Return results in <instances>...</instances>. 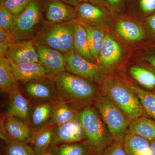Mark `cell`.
Segmentation results:
<instances>
[{
	"label": "cell",
	"mask_w": 155,
	"mask_h": 155,
	"mask_svg": "<svg viewBox=\"0 0 155 155\" xmlns=\"http://www.w3.org/2000/svg\"><path fill=\"white\" fill-rule=\"evenodd\" d=\"M52 79L55 86L58 100L69 104L88 101L95 97L96 87L85 78L65 70L55 75Z\"/></svg>",
	"instance_id": "1"
},
{
	"label": "cell",
	"mask_w": 155,
	"mask_h": 155,
	"mask_svg": "<svg viewBox=\"0 0 155 155\" xmlns=\"http://www.w3.org/2000/svg\"><path fill=\"white\" fill-rule=\"evenodd\" d=\"M76 20L63 23L47 22L32 41L35 45H45L64 54L74 52L73 41Z\"/></svg>",
	"instance_id": "2"
},
{
	"label": "cell",
	"mask_w": 155,
	"mask_h": 155,
	"mask_svg": "<svg viewBox=\"0 0 155 155\" xmlns=\"http://www.w3.org/2000/svg\"><path fill=\"white\" fill-rule=\"evenodd\" d=\"M101 88L109 97L130 119L147 116L139 98L130 87L113 78L103 81Z\"/></svg>",
	"instance_id": "3"
},
{
	"label": "cell",
	"mask_w": 155,
	"mask_h": 155,
	"mask_svg": "<svg viewBox=\"0 0 155 155\" xmlns=\"http://www.w3.org/2000/svg\"><path fill=\"white\" fill-rule=\"evenodd\" d=\"M78 117L85 133V141L96 155H99L114 141L100 113L96 108L87 106L79 112Z\"/></svg>",
	"instance_id": "4"
},
{
	"label": "cell",
	"mask_w": 155,
	"mask_h": 155,
	"mask_svg": "<svg viewBox=\"0 0 155 155\" xmlns=\"http://www.w3.org/2000/svg\"><path fill=\"white\" fill-rule=\"evenodd\" d=\"M94 106L113 140L122 143L131 122L130 119L105 95L96 97Z\"/></svg>",
	"instance_id": "5"
},
{
	"label": "cell",
	"mask_w": 155,
	"mask_h": 155,
	"mask_svg": "<svg viewBox=\"0 0 155 155\" xmlns=\"http://www.w3.org/2000/svg\"><path fill=\"white\" fill-rule=\"evenodd\" d=\"M45 22L40 0H31L25 11L17 18L12 33L17 41H32Z\"/></svg>",
	"instance_id": "6"
},
{
	"label": "cell",
	"mask_w": 155,
	"mask_h": 155,
	"mask_svg": "<svg viewBox=\"0 0 155 155\" xmlns=\"http://www.w3.org/2000/svg\"><path fill=\"white\" fill-rule=\"evenodd\" d=\"M20 86L23 94L35 104L53 103L58 100L55 86L50 78L20 84Z\"/></svg>",
	"instance_id": "7"
},
{
	"label": "cell",
	"mask_w": 155,
	"mask_h": 155,
	"mask_svg": "<svg viewBox=\"0 0 155 155\" xmlns=\"http://www.w3.org/2000/svg\"><path fill=\"white\" fill-rule=\"evenodd\" d=\"M64 55L66 61V70L89 80L95 81L101 80V71L95 64L87 61L74 51Z\"/></svg>",
	"instance_id": "8"
},
{
	"label": "cell",
	"mask_w": 155,
	"mask_h": 155,
	"mask_svg": "<svg viewBox=\"0 0 155 155\" xmlns=\"http://www.w3.org/2000/svg\"><path fill=\"white\" fill-rule=\"evenodd\" d=\"M85 138L84 130L78 116L75 119L54 127L52 146L80 142Z\"/></svg>",
	"instance_id": "9"
},
{
	"label": "cell",
	"mask_w": 155,
	"mask_h": 155,
	"mask_svg": "<svg viewBox=\"0 0 155 155\" xmlns=\"http://www.w3.org/2000/svg\"><path fill=\"white\" fill-rule=\"evenodd\" d=\"M35 47L39 63L46 70L49 78H52L66 70V61L63 53L46 46L38 45Z\"/></svg>",
	"instance_id": "10"
},
{
	"label": "cell",
	"mask_w": 155,
	"mask_h": 155,
	"mask_svg": "<svg viewBox=\"0 0 155 155\" xmlns=\"http://www.w3.org/2000/svg\"><path fill=\"white\" fill-rule=\"evenodd\" d=\"M6 58L17 64L39 63L38 54L31 40L20 41L9 44Z\"/></svg>",
	"instance_id": "11"
},
{
	"label": "cell",
	"mask_w": 155,
	"mask_h": 155,
	"mask_svg": "<svg viewBox=\"0 0 155 155\" xmlns=\"http://www.w3.org/2000/svg\"><path fill=\"white\" fill-rule=\"evenodd\" d=\"M44 7L47 22L63 23L76 19L75 8L60 0H45Z\"/></svg>",
	"instance_id": "12"
},
{
	"label": "cell",
	"mask_w": 155,
	"mask_h": 155,
	"mask_svg": "<svg viewBox=\"0 0 155 155\" xmlns=\"http://www.w3.org/2000/svg\"><path fill=\"white\" fill-rule=\"evenodd\" d=\"M8 95V102L5 117L15 116L28 123L32 105L29 100L22 93L19 85L13 88Z\"/></svg>",
	"instance_id": "13"
},
{
	"label": "cell",
	"mask_w": 155,
	"mask_h": 155,
	"mask_svg": "<svg viewBox=\"0 0 155 155\" xmlns=\"http://www.w3.org/2000/svg\"><path fill=\"white\" fill-rule=\"evenodd\" d=\"M1 121L2 127L14 141L31 143L33 130L27 122L14 116L5 117Z\"/></svg>",
	"instance_id": "14"
},
{
	"label": "cell",
	"mask_w": 155,
	"mask_h": 155,
	"mask_svg": "<svg viewBox=\"0 0 155 155\" xmlns=\"http://www.w3.org/2000/svg\"><path fill=\"white\" fill-rule=\"evenodd\" d=\"M11 64L18 83H27L48 77L46 70L39 63L17 64L11 62Z\"/></svg>",
	"instance_id": "15"
},
{
	"label": "cell",
	"mask_w": 155,
	"mask_h": 155,
	"mask_svg": "<svg viewBox=\"0 0 155 155\" xmlns=\"http://www.w3.org/2000/svg\"><path fill=\"white\" fill-rule=\"evenodd\" d=\"M75 8V20L82 24L95 27L105 18V12L101 6L92 5L85 1L78 4Z\"/></svg>",
	"instance_id": "16"
},
{
	"label": "cell",
	"mask_w": 155,
	"mask_h": 155,
	"mask_svg": "<svg viewBox=\"0 0 155 155\" xmlns=\"http://www.w3.org/2000/svg\"><path fill=\"white\" fill-rule=\"evenodd\" d=\"M54 103H35L31 105L28 124L33 132L48 125L52 115Z\"/></svg>",
	"instance_id": "17"
},
{
	"label": "cell",
	"mask_w": 155,
	"mask_h": 155,
	"mask_svg": "<svg viewBox=\"0 0 155 155\" xmlns=\"http://www.w3.org/2000/svg\"><path fill=\"white\" fill-rule=\"evenodd\" d=\"M79 112L68 103L58 100L54 103V110L48 125L55 127L75 119Z\"/></svg>",
	"instance_id": "18"
},
{
	"label": "cell",
	"mask_w": 155,
	"mask_h": 155,
	"mask_svg": "<svg viewBox=\"0 0 155 155\" xmlns=\"http://www.w3.org/2000/svg\"><path fill=\"white\" fill-rule=\"evenodd\" d=\"M122 144L127 155H151L150 142L134 134L126 133Z\"/></svg>",
	"instance_id": "19"
},
{
	"label": "cell",
	"mask_w": 155,
	"mask_h": 155,
	"mask_svg": "<svg viewBox=\"0 0 155 155\" xmlns=\"http://www.w3.org/2000/svg\"><path fill=\"white\" fill-rule=\"evenodd\" d=\"M54 128L47 125L33 131L31 143L36 155H41L49 151L52 147Z\"/></svg>",
	"instance_id": "20"
},
{
	"label": "cell",
	"mask_w": 155,
	"mask_h": 155,
	"mask_svg": "<svg viewBox=\"0 0 155 155\" xmlns=\"http://www.w3.org/2000/svg\"><path fill=\"white\" fill-rule=\"evenodd\" d=\"M127 133L134 134L152 141L155 140V120L144 116L133 119Z\"/></svg>",
	"instance_id": "21"
},
{
	"label": "cell",
	"mask_w": 155,
	"mask_h": 155,
	"mask_svg": "<svg viewBox=\"0 0 155 155\" xmlns=\"http://www.w3.org/2000/svg\"><path fill=\"white\" fill-rule=\"evenodd\" d=\"M121 54L122 49L119 44L109 35H106L99 59L102 66H113L119 61Z\"/></svg>",
	"instance_id": "22"
},
{
	"label": "cell",
	"mask_w": 155,
	"mask_h": 155,
	"mask_svg": "<svg viewBox=\"0 0 155 155\" xmlns=\"http://www.w3.org/2000/svg\"><path fill=\"white\" fill-rule=\"evenodd\" d=\"M73 46L74 52L76 54L87 61L95 64V59L90 51L85 28L83 24L77 20L74 31Z\"/></svg>",
	"instance_id": "23"
},
{
	"label": "cell",
	"mask_w": 155,
	"mask_h": 155,
	"mask_svg": "<svg viewBox=\"0 0 155 155\" xmlns=\"http://www.w3.org/2000/svg\"><path fill=\"white\" fill-rule=\"evenodd\" d=\"M48 152L53 155H92L95 154L86 141L53 146Z\"/></svg>",
	"instance_id": "24"
},
{
	"label": "cell",
	"mask_w": 155,
	"mask_h": 155,
	"mask_svg": "<svg viewBox=\"0 0 155 155\" xmlns=\"http://www.w3.org/2000/svg\"><path fill=\"white\" fill-rule=\"evenodd\" d=\"M19 85L12 70L11 62L6 58H0V89L3 94L9 92Z\"/></svg>",
	"instance_id": "25"
},
{
	"label": "cell",
	"mask_w": 155,
	"mask_h": 155,
	"mask_svg": "<svg viewBox=\"0 0 155 155\" xmlns=\"http://www.w3.org/2000/svg\"><path fill=\"white\" fill-rule=\"evenodd\" d=\"M83 25L86 30L89 47L92 56L95 60H99L105 36L102 31L97 27Z\"/></svg>",
	"instance_id": "26"
},
{
	"label": "cell",
	"mask_w": 155,
	"mask_h": 155,
	"mask_svg": "<svg viewBox=\"0 0 155 155\" xmlns=\"http://www.w3.org/2000/svg\"><path fill=\"white\" fill-rule=\"evenodd\" d=\"M118 34L125 40L136 41L143 38L144 32L142 28L134 22L126 20L119 21L116 25Z\"/></svg>",
	"instance_id": "27"
},
{
	"label": "cell",
	"mask_w": 155,
	"mask_h": 155,
	"mask_svg": "<svg viewBox=\"0 0 155 155\" xmlns=\"http://www.w3.org/2000/svg\"><path fill=\"white\" fill-rule=\"evenodd\" d=\"M129 87L137 95L147 116L155 120V93L147 91L134 84Z\"/></svg>",
	"instance_id": "28"
},
{
	"label": "cell",
	"mask_w": 155,
	"mask_h": 155,
	"mask_svg": "<svg viewBox=\"0 0 155 155\" xmlns=\"http://www.w3.org/2000/svg\"><path fill=\"white\" fill-rule=\"evenodd\" d=\"M130 75L139 83L146 88H155V73L151 70L139 66H134L130 69Z\"/></svg>",
	"instance_id": "29"
},
{
	"label": "cell",
	"mask_w": 155,
	"mask_h": 155,
	"mask_svg": "<svg viewBox=\"0 0 155 155\" xmlns=\"http://www.w3.org/2000/svg\"><path fill=\"white\" fill-rule=\"evenodd\" d=\"M26 142L13 141L6 145L4 155H36L31 146Z\"/></svg>",
	"instance_id": "30"
},
{
	"label": "cell",
	"mask_w": 155,
	"mask_h": 155,
	"mask_svg": "<svg viewBox=\"0 0 155 155\" xmlns=\"http://www.w3.org/2000/svg\"><path fill=\"white\" fill-rule=\"evenodd\" d=\"M31 1V0H4L0 2V6L5 8L17 18L25 11Z\"/></svg>",
	"instance_id": "31"
},
{
	"label": "cell",
	"mask_w": 155,
	"mask_h": 155,
	"mask_svg": "<svg viewBox=\"0 0 155 155\" xmlns=\"http://www.w3.org/2000/svg\"><path fill=\"white\" fill-rule=\"evenodd\" d=\"M17 18L3 7L0 6V28L12 32L16 25Z\"/></svg>",
	"instance_id": "32"
},
{
	"label": "cell",
	"mask_w": 155,
	"mask_h": 155,
	"mask_svg": "<svg viewBox=\"0 0 155 155\" xmlns=\"http://www.w3.org/2000/svg\"><path fill=\"white\" fill-rule=\"evenodd\" d=\"M99 155H127L122 143L113 141Z\"/></svg>",
	"instance_id": "33"
},
{
	"label": "cell",
	"mask_w": 155,
	"mask_h": 155,
	"mask_svg": "<svg viewBox=\"0 0 155 155\" xmlns=\"http://www.w3.org/2000/svg\"><path fill=\"white\" fill-rule=\"evenodd\" d=\"M139 4L141 11L145 14L155 11V0H140Z\"/></svg>",
	"instance_id": "34"
},
{
	"label": "cell",
	"mask_w": 155,
	"mask_h": 155,
	"mask_svg": "<svg viewBox=\"0 0 155 155\" xmlns=\"http://www.w3.org/2000/svg\"><path fill=\"white\" fill-rule=\"evenodd\" d=\"M17 41H18L12 32L7 31L0 28V42L10 44Z\"/></svg>",
	"instance_id": "35"
},
{
	"label": "cell",
	"mask_w": 155,
	"mask_h": 155,
	"mask_svg": "<svg viewBox=\"0 0 155 155\" xmlns=\"http://www.w3.org/2000/svg\"><path fill=\"white\" fill-rule=\"evenodd\" d=\"M1 138L5 141L6 145L8 144L11 142L14 141L11 136L2 127H1Z\"/></svg>",
	"instance_id": "36"
},
{
	"label": "cell",
	"mask_w": 155,
	"mask_h": 155,
	"mask_svg": "<svg viewBox=\"0 0 155 155\" xmlns=\"http://www.w3.org/2000/svg\"><path fill=\"white\" fill-rule=\"evenodd\" d=\"M9 49V44L0 42V58H6Z\"/></svg>",
	"instance_id": "37"
},
{
	"label": "cell",
	"mask_w": 155,
	"mask_h": 155,
	"mask_svg": "<svg viewBox=\"0 0 155 155\" xmlns=\"http://www.w3.org/2000/svg\"><path fill=\"white\" fill-rule=\"evenodd\" d=\"M108 4L115 8H119L121 5L123 0H106Z\"/></svg>",
	"instance_id": "38"
},
{
	"label": "cell",
	"mask_w": 155,
	"mask_h": 155,
	"mask_svg": "<svg viewBox=\"0 0 155 155\" xmlns=\"http://www.w3.org/2000/svg\"><path fill=\"white\" fill-rule=\"evenodd\" d=\"M147 21L150 28L155 32V15L148 18Z\"/></svg>",
	"instance_id": "39"
},
{
	"label": "cell",
	"mask_w": 155,
	"mask_h": 155,
	"mask_svg": "<svg viewBox=\"0 0 155 155\" xmlns=\"http://www.w3.org/2000/svg\"><path fill=\"white\" fill-rule=\"evenodd\" d=\"M60 1L67 5L75 8L78 4L83 2V0H60Z\"/></svg>",
	"instance_id": "40"
},
{
	"label": "cell",
	"mask_w": 155,
	"mask_h": 155,
	"mask_svg": "<svg viewBox=\"0 0 155 155\" xmlns=\"http://www.w3.org/2000/svg\"><path fill=\"white\" fill-rule=\"evenodd\" d=\"M83 1L95 5L101 6L104 5L105 0H83Z\"/></svg>",
	"instance_id": "41"
},
{
	"label": "cell",
	"mask_w": 155,
	"mask_h": 155,
	"mask_svg": "<svg viewBox=\"0 0 155 155\" xmlns=\"http://www.w3.org/2000/svg\"><path fill=\"white\" fill-rule=\"evenodd\" d=\"M151 155H155V140L150 142Z\"/></svg>",
	"instance_id": "42"
},
{
	"label": "cell",
	"mask_w": 155,
	"mask_h": 155,
	"mask_svg": "<svg viewBox=\"0 0 155 155\" xmlns=\"http://www.w3.org/2000/svg\"><path fill=\"white\" fill-rule=\"evenodd\" d=\"M147 60L155 68V57H150L147 58Z\"/></svg>",
	"instance_id": "43"
},
{
	"label": "cell",
	"mask_w": 155,
	"mask_h": 155,
	"mask_svg": "<svg viewBox=\"0 0 155 155\" xmlns=\"http://www.w3.org/2000/svg\"><path fill=\"white\" fill-rule=\"evenodd\" d=\"M41 155H53L51 153H50L49 152H48L45 153Z\"/></svg>",
	"instance_id": "44"
},
{
	"label": "cell",
	"mask_w": 155,
	"mask_h": 155,
	"mask_svg": "<svg viewBox=\"0 0 155 155\" xmlns=\"http://www.w3.org/2000/svg\"><path fill=\"white\" fill-rule=\"evenodd\" d=\"M3 1H4V0H0V2H2Z\"/></svg>",
	"instance_id": "45"
},
{
	"label": "cell",
	"mask_w": 155,
	"mask_h": 155,
	"mask_svg": "<svg viewBox=\"0 0 155 155\" xmlns=\"http://www.w3.org/2000/svg\"><path fill=\"white\" fill-rule=\"evenodd\" d=\"M96 155L95 154H93V155Z\"/></svg>",
	"instance_id": "46"
}]
</instances>
